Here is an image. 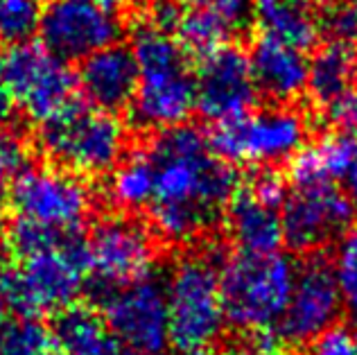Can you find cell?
<instances>
[{
  "mask_svg": "<svg viewBox=\"0 0 357 355\" xmlns=\"http://www.w3.org/2000/svg\"><path fill=\"white\" fill-rule=\"evenodd\" d=\"M195 109L208 123H227L256 107L258 89L253 82L247 52L238 45H222L199 59L195 75Z\"/></svg>",
  "mask_w": 357,
  "mask_h": 355,
  "instance_id": "cell-15",
  "label": "cell"
},
{
  "mask_svg": "<svg viewBox=\"0 0 357 355\" xmlns=\"http://www.w3.org/2000/svg\"><path fill=\"white\" fill-rule=\"evenodd\" d=\"M307 355H357V326H333L310 344Z\"/></svg>",
  "mask_w": 357,
  "mask_h": 355,
  "instance_id": "cell-32",
  "label": "cell"
},
{
  "mask_svg": "<svg viewBox=\"0 0 357 355\" xmlns=\"http://www.w3.org/2000/svg\"><path fill=\"white\" fill-rule=\"evenodd\" d=\"M154 163L149 222L158 238L188 245L202 238L240 188V174L192 125L161 129L147 147Z\"/></svg>",
  "mask_w": 357,
  "mask_h": 355,
  "instance_id": "cell-1",
  "label": "cell"
},
{
  "mask_svg": "<svg viewBox=\"0 0 357 355\" xmlns=\"http://www.w3.org/2000/svg\"><path fill=\"white\" fill-rule=\"evenodd\" d=\"M307 134V120L298 109L276 105L213 125L208 145L227 163L276 165L289 161Z\"/></svg>",
  "mask_w": 357,
  "mask_h": 355,
  "instance_id": "cell-7",
  "label": "cell"
},
{
  "mask_svg": "<svg viewBox=\"0 0 357 355\" xmlns=\"http://www.w3.org/2000/svg\"><path fill=\"white\" fill-rule=\"evenodd\" d=\"M357 84V45L351 41H331L319 48L310 61L307 91L319 107Z\"/></svg>",
  "mask_w": 357,
  "mask_h": 355,
  "instance_id": "cell-22",
  "label": "cell"
},
{
  "mask_svg": "<svg viewBox=\"0 0 357 355\" xmlns=\"http://www.w3.org/2000/svg\"><path fill=\"white\" fill-rule=\"evenodd\" d=\"M41 9L36 0H0V43L21 45L39 32Z\"/></svg>",
  "mask_w": 357,
  "mask_h": 355,
  "instance_id": "cell-27",
  "label": "cell"
},
{
  "mask_svg": "<svg viewBox=\"0 0 357 355\" xmlns=\"http://www.w3.org/2000/svg\"><path fill=\"white\" fill-rule=\"evenodd\" d=\"M43 154L75 174H105L122 161L127 132L120 120L82 102L39 125Z\"/></svg>",
  "mask_w": 357,
  "mask_h": 355,
  "instance_id": "cell-6",
  "label": "cell"
},
{
  "mask_svg": "<svg viewBox=\"0 0 357 355\" xmlns=\"http://www.w3.org/2000/svg\"><path fill=\"white\" fill-rule=\"evenodd\" d=\"M342 308L344 296L333 263L324 256H312L296 272L292 296L276 328L280 342L312 344L319 335L337 326Z\"/></svg>",
  "mask_w": 357,
  "mask_h": 355,
  "instance_id": "cell-14",
  "label": "cell"
},
{
  "mask_svg": "<svg viewBox=\"0 0 357 355\" xmlns=\"http://www.w3.org/2000/svg\"><path fill=\"white\" fill-rule=\"evenodd\" d=\"M36 3H41V0H36Z\"/></svg>",
  "mask_w": 357,
  "mask_h": 355,
  "instance_id": "cell-45",
  "label": "cell"
},
{
  "mask_svg": "<svg viewBox=\"0 0 357 355\" xmlns=\"http://www.w3.org/2000/svg\"><path fill=\"white\" fill-rule=\"evenodd\" d=\"M319 27L331 34L333 41H357V3L355 0H337L331 3L319 16Z\"/></svg>",
  "mask_w": 357,
  "mask_h": 355,
  "instance_id": "cell-29",
  "label": "cell"
},
{
  "mask_svg": "<svg viewBox=\"0 0 357 355\" xmlns=\"http://www.w3.org/2000/svg\"><path fill=\"white\" fill-rule=\"evenodd\" d=\"M227 227L238 251L271 254L283 245L280 211L258 202L244 186H240L227 206Z\"/></svg>",
  "mask_w": 357,
  "mask_h": 355,
  "instance_id": "cell-19",
  "label": "cell"
},
{
  "mask_svg": "<svg viewBox=\"0 0 357 355\" xmlns=\"http://www.w3.org/2000/svg\"><path fill=\"white\" fill-rule=\"evenodd\" d=\"M86 247L89 278L102 294L152 276L156 242L143 222L129 215H109L93 227Z\"/></svg>",
  "mask_w": 357,
  "mask_h": 355,
  "instance_id": "cell-9",
  "label": "cell"
},
{
  "mask_svg": "<svg viewBox=\"0 0 357 355\" xmlns=\"http://www.w3.org/2000/svg\"><path fill=\"white\" fill-rule=\"evenodd\" d=\"M331 263L344 303H349L351 310L357 312V229H349L340 236V245Z\"/></svg>",
  "mask_w": 357,
  "mask_h": 355,
  "instance_id": "cell-28",
  "label": "cell"
},
{
  "mask_svg": "<svg viewBox=\"0 0 357 355\" xmlns=\"http://www.w3.org/2000/svg\"><path fill=\"white\" fill-rule=\"evenodd\" d=\"M3 61H5V54H3V48H0V73H3Z\"/></svg>",
  "mask_w": 357,
  "mask_h": 355,
  "instance_id": "cell-43",
  "label": "cell"
},
{
  "mask_svg": "<svg viewBox=\"0 0 357 355\" xmlns=\"http://www.w3.org/2000/svg\"><path fill=\"white\" fill-rule=\"evenodd\" d=\"M244 188H247L258 202L267 204V206H271V209H278V211L289 195L285 179L274 170H262L256 176H251Z\"/></svg>",
  "mask_w": 357,
  "mask_h": 355,
  "instance_id": "cell-34",
  "label": "cell"
},
{
  "mask_svg": "<svg viewBox=\"0 0 357 355\" xmlns=\"http://www.w3.org/2000/svg\"><path fill=\"white\" fill-rule=\"evenodd\" d=\"M181 16H183V7L178 0H149V5H145L143 21L161 32L174 34Z\"/></svg>",
  "mask_w": 357,
  "mask_h": 355,
  "instance_id": "cell-35",
  "label": "cell"
},
{
  "mask_svg": "<svg viewBox=\"0 0 357 355\" xmlns=\"http://www.w3.org/2000/svg\"><path fill=\"white\" fill-rule=\"evenodd\" d=\"M253 23L262 36L298 50L314 48L321 27L305 0H253Z\"/></svg>",
  "mask_w": 357,
  "mask_h": 355,
  "instance_id": "cell-21",
  "label": "cell"
},
{
  "mask_svg": "<svg viewBox=\"0 0 357 355\" xmlns=\"http://www.w3.org/2000/svg\"><path fill=\"white\" fill-rule=\"evenodd\" d=\"M39 355H66L63 351H59L57 347H54V344H52V347L50 349H45L43 353H39Z\"/></svg>",
  "mask_w": 357,
  "mask_h": 355,
  "instance_id": "cell-42",
  "label": "cell"
},
{
  "mask_svg": "<svg viewBox=\"0 0 357 355\" xmlns=\"http://www.w3.org/2000/svg\"><path fill=\"white\" fill-rule=\"evenodd\" d=\"M3 86L34 123H45L77 105V73L43 43L12 45L5 54Z\"/></svg>",
  "mask_w": 357,
  "mask_h": 355,
  "instance_id": "cell-8",
  "label": "cell"
},
{
  "mask_svg": "<svg viewBox=\"0 0 357 355\" xmlns=\"http://www.w3.org/2000/svg\"><path fill=\"white\" fill-rule=\"evenodd\" d=\"M178 3H199V0H178Z\"/></svg>",
  "mask_w": 357,
  "mask_h": 355,
  "instance_id": "cell-44",
  "label": "cell"
},
{
  "mask_svg": "<svg viewBox=\"0 0 357 355\" xmlns=\"http://www.w3.org/2000/svg\"><path fill=\"white\" fill-rule=\"evenodd\" d=\"M75 238H79V233H66V231L45 227V224L23 220V218H16L14 224L5 233L7 249L14 258H25L32 254H41V251H48V249H57Z\"/></svg>",
  "mask_w": 357,
  "mask_h": 355,
  "instance_id": "cell-25",
  "label": "cell"
},
{
  "mask_svg": "<svg viewBox=\"0 0 357 355\" xmlns=\"http://www.w3.org/2000/svg\"><path fill=\"white\" fill-rule=\"evenodd\" d=\"M116 355H167V353H134V351H125V353H120L116 351ZM176 355H220V353H215L213 349H202V351H178Z\"/></svg>",
  "mask_w": 357,
  "mask_h": 355,
  "instance_id": "cell-38",
  "label": "cell"
},
{
  "mask_svg": "<svg viewBox=\"0 0 357 355\" xmlns=\"http://www.w3.org/2000/svg\"><path fill=\"white\" fill-rule=\"evenodd\" d=\"M27 163H30V154H27L23 138L3 129L0 132V195L9 192L16 176L25 170Z\"/></svg>",
  "mask_w": 357,
  "mask_h": 355,
  "instance_id": "cell-30",
  "label": "cell"
},
{
  "mask_svg": "<svg viewBox=\"0 0 357 355\" xmlns=\"http://www.w3.org/2000/svg\"><path fill=\"white\" fill-rule=\"evenodd\" d=\"M16 218L79 233L93 211L89 183L61 167H25L9 188Z\"/></svg>",
  "mask_w": 357,
  "mask_h": 355,
  "instance_id": "cell-10",
  "label": "cell"
},
{
  "mask_svg": "<svg viewBox=\"0 0 357 355\" xmlns=\"http://www.w3.org/2000/svg\"><path fill=\"white\" fill-rule=\"evenodd\" d=\"M102 317L116 344H122L127 351L161 353L170 342L165 287L154 276L107 292Z\"/></svg>",
  "mask_w": 357,
  "mask_h": 355,
  "instance_id": "cell-11",
  "label": "cell"
},
{
  "mask_svg": "<svg viewBox=\"0 0 357 355\" xmlns=\"http://www.w3.org/2000/svg\"><path fill=\"white\" fill-rule=\"evenodd\" d=\"M86 281V247L79 236L57 249L14 258L0 272V292L16 315L41 319L73 305Z\"/></svg>",
  "mask_w": 357,
  "mask_h": 355,
  "instance_id": "cell-5",
  "label": "cell"
},
{
  "mask_svg": "<svg viewBox=\"0 0 357 355\" xmlns=\"http://www.w3.org/2000/svg\"><path fill=\"white\" fill-rule=\"evenodd\" d=\"M197 5L218 18L231 36L242 34L253 23V0H199Z\"/></svg>",
  "mask_w": 357,
  "mask_h": 355,
  "instance_id": "cell-31",
  "label": "cell"
},
{
  "mask_svg": "<svg viewBox=\"0 0 357 355\" xmlns=\"http://www.w3.org/2000/svg\"><path fill=\"white\" fill-rule=\"evenodd\" d=\"M107 197L116 209L125 213L143 211L154 197V163L147 149L131 152L111 170Z\"/></svg>",
  "mask_w": 357,
  "mask_h": 355,
  "instance_id": "cell-23",
  "label": "cell"
},
{
  "mask_svg": "<svg viewBox=\"0 0 357 355\" xmlns=\"http://www.w3.org/2000/svg\"><path fill=\"white\" fill-rule=\"evenodd\" d=\"M89 3L98 5V7H105V9H109V12H116L118 14L122 7L129 5V0H89Z\"/></svg>",
  "mask_w": 357,
  "mask_h": 355,
  "instance_id": "cell-40",
  "label": "cell"
},
{
  "mask_svg": "<svg viewBox=\"0 0 357 355\" xmlns=\"http://www.w3.org/2000/svg\"><path fill=\"white\" fill-rule=\"evenodd\" d=\"M77 86L91 107L109 114L127 109L138 86V66L129 45L114 43L82 59Z\"/></svg>",
  "mask_w": 357,
  "mask_h": 355,
  "instance_id": "cell-16",
  "label": "cell"
},
{
  "mask_svg": "<svg viewBox=\"0 0 357 355\" xmlns=\"http://www.w3.org/2000/svg\"><path fill=\"white\" fill-rule=\"evenodd\" d=\"M296 272L294 260L280 251L229 256L220 267L227 324L253 338L271 335L285 315Z\"/></svg>",
  "mask_w": 357,
  "mask_h": 355,
  "instance_id": "cell-3",
  "label": "cell"
},
{
  "mask_svg": "<svg viewBox=\"0 0 357 355\" xmlns=\"http://www.w3.org/2000/svg\"><path fill=\"white\" fill-rule=\"evenodd\" d=\"M324 116L337 132H357V84L324 105Z\"/></svg>",
  "mask_w": 357,
  "mask_h": 355,
  "instance_id": "cell-33",
  "label": "cell"
},
{
  "mask_svg": "<svg viewBox=\"0 0 357 355\" xmlns=\"http://www.w3.org/2000/svg\"><path fill=\"white\" fill-rule=\"evenodd\" d=\"M357 167V141L346 132H333L303 145L289 158V179L294 188L319 183H340Z\"/></svg>",
  "mask_w": 357,
  "mask_h": 355,
  "instance_id": "cell-18",
  "label": "cell"
},
{
  "mask_svg": "<svg viewBox=\"0 0 357 355\" xmlns=\"http://www.w3.org/2000/svg\"><path fill=\"white\" fill-rule=\"evenodd\" d=\"M129 48L138 66V86L129 105L131 125L143 132L185 125L197 96L181 45L172 34L143 21L131 32Z\"/></svg>",
  "mask_w": 357,
  "mask_h": 355,
  "instance_id": "cell-2",
  "label": "cell"
},
{
  "mask_svg": "<svg viewBox=\"0 0 357 355\" xmlns=\"http://www.w3.org/2000/svg\"><path fill=\"white\" fill-rule=\"evenodd\" d=\"M52 342L66 355H116L118 344L102 312L75 301L54 315Z\"/></svg>",
  "mask_w": 357,
  "mask_h": 355,
  "instance_id": "cell-20",
  "label": "cell"
},
{
  "mask_svg": "<svg viewBox=\"0 0 357 355\" xmlns=\"http://www.w3.org/2000/svg\"><path fill=\"white\" fill-rule=\"evenodd\" d=\"M14 107H16V102L14 98L9 96V91L0 84V132L12 123V118H14Z\"/></svg>",
  "mask_w": 357,
  "mask_h": 355,
  "instance_id": "cell-36",
  "label": "cell"
},
{
  "mask_svg": "<svg viewBox=\"0 0 357 355\" xmlns=\"http://www.w3.org/2000/svg\"><path fill=\"white\" fill-rule=\"evenodd\" d=\"M122 36V23L116 12L98 7L89 0H48L41 9L39 39L54 57L82 61Z\"/></svg>",
  "mask_w": 357,
  "mask_h": 355,
  "instance_id": "cell-12",
  "label": "cell"
},
{
  "mask_svg": "<svg viewBox=\"0 0 357 355\" xmlns=\"http://www.w3.org/2000/svg\"><path fill=\"white\" fill-rule=\"evenodd\" d=\"M52 344L50 328L34 317H18L0 328V355H39Z\"/></svg>",
  "mask_w": 357,
  "mask_h": 355,
  "instance_id": "cell-26",
  "label": "cell"
},
{
  "mask_svg": "<svg viewBox=\"0 0 357 355\" xmlns=\"http://www.w3.org/2000/svg\"><path fill=\"white\" fill-rule=\"evenodd\" d=\"M355 209L337 183L303 186L280 206L283 242L298 254H312L351 229Z\"/></svg>",
  "mask_w": 357,
  "mask_h": 355,
  "instance_id": "cell-13",
  "label": "cell"
},
{
  "mask_svg": "<svg viewBox=\"0 0 357 355\" xmlns=\"http://www.w3.org/2000/svg\"><path fill=\"white\" fill-rule=\"evenodd\" d=\"M172 36L181 45L185 57H195V59L208 57L211 52L227 45V41L231 39V34L224 30L218 18L206 12L202 5L183 12Z\"/></svg>",
  "mask_w": 357,
  "mask_h": 355,
  "instance_id": "cell-24",
  "label": "cell"
},
{
  "mask_svg": "<svg viewBox=\"0 0 357 355\" xmlns=\"http://www.w3.org/2000/svg\"><path fill=\"white\" fill-rule=\"evenodd\" d=\"M163 287L170 342L178 351L213 349L227 328L218 251L206 249L181 256Z\"/></svg>",
  "mask_w": 357,
  "mask_h": 355,
  "instance_id": "cell-4",
  "label": "cell"
},
{
  "mask_svg": "<svg viewBox=\"0 0 357 355\" xmlns=\"http://www.w3.org/2000/svg\"><path fill=\"white\" fill-rule=\"evenodd\" d=\"M5 312H7V303H5L3 292H0V328H3V324H5Z\"/></svg>",
  "mask_w": 357,
  "mask_h": 355,
  "instance_id": "cell-41",
  "label": "cell"
},
{
  "mask_svg": "<svg viewBox=\"0 0 357 355\" xmlns=\"http://www.w3.org/2000/svg\"><path fill=\"white\" fill-rule=\"evenodd\" d=\"M247 57L256 89L276 105H287L307 91L310 61L303 50L260 34Z\"/></svg>",
  "mask_w": 357,
  "mask_h": 355,
  "instance_id": "cell-17",
  "label": "cell"
},
{
  "mask_svg": "<svg viewBox=\"0 0 357 355\" xmlns=\"http://www.w3.org/2000/svg\"><path fill=\"white\" fill-rule=\"evenodd\" d=\"M242 355H280L278 342H269V335H262V338L258 340V344H253V347Z\"/></svg>",
  "mask_w": 357,
  "mask_h": 355,
  "instance_id": "cell-37",
  "label": "cell"
},
{
  "mask_svg": "<svg viewBox=\"0 0 357 355\" xmlns=\"http://www.w3.org/2000/svg\"><path fill=\"white\" fill-rule=\"evenodd\" d=\"M346 186H349V188H346L349 192H346V195H349V199H351L353 209H355V213H357V167L349 174V179H346Z\"/></svg>",
  "mask_w": 357,
  "mask_h": 355,
  "instance_id": "cell-39",
  "label": "cell"
}]
</instances>
